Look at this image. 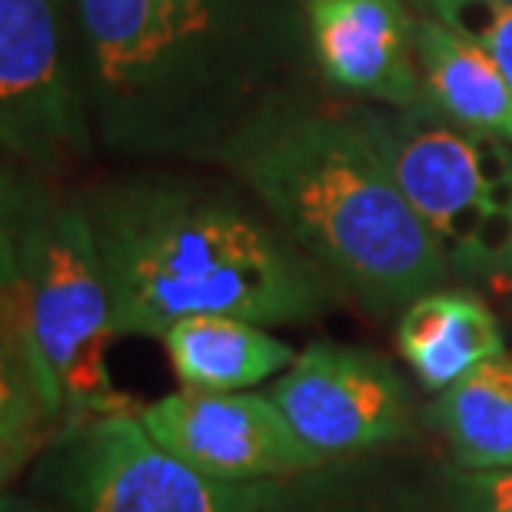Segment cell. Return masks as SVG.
<instances>
[{
	"mask_svg": "<svg viewBox=\"0 0 512 512\" xmlns=\"http://www.w3.org/2000/svg\"><path fill=\"white\" fill-rule=\"evenodd\" d=\"M4 310V456L24 453L37 423L124 409L110 383L114 310L104 263L80 200L50 193L40 177L4 170L0 217Z\"/></svg>",
	"mask_w": 512,
	"mask_h": 512,
	"instance_id": "cell-3",
	"label": "cell"
},
{
	"mask_svg": "<svg viewBox=\"0 0 512 512\" xmlns=\"http://www.w3.org/2000/svg\"><path fill=\"white\" fill-rule=\"evenodd\" d=\"M233 130L276 97L306 60L310 0H163Z\"/></svg>",
	"mask_w": 512,
	"mask_h": 512,
	"instance_id": "cell-9",
	"label": "cell"
},
{
	"mask_svg": "<svg viewBox=\"0 0 512 512\" xmlns=\"http://www.w3.org/2000/svg\"><path fill=\"white\" fill-rule=\"evenodd\" d=\"M506 4H512V0H506Z\"/></svg>",
	"mask_w": 512,
	"mask_h": 512,
	"instance_id": "cell-20",
	"label": "cell"
},
{
	"mask_svg": "<svg viewBox=\"0 0 512 512\" xmlns=\"http://www.w3.org/2000/svg\"><path fill=\"white\" fill-rule=\"evenodd\" d=\"M429 423L459 469L512 466V350L436 393Z\"/></svg>",
	"mask_w": 512,
	"mask_h": 512,
	"instance_id": "cell-16",
	"label": "cell"
},
{
	"mask_svg": "<svg viewBox=\"0 0 512 512\" xmlns=\"http://www.w3.org/2000/svg\"><path fill=\"white\" fill-rule=\"evenodd\" d=\"M263 512H456L446 469L366 453L276 479Z\"/></svg>",
	"mask_w": 512,
	"mask_h": 512,
	"instance_id": "cell-12",
	"label": "cell"
},
{
	"mask_svg": "<svg viewBox=\"0 0 512 512\" xmlns=\"http://www.w3.org/2000/svg\"><path fill=\"white\" fill-rule=\"evenodd\" d=\"M449 496L456 512H512V466L509 469H446Z\"/></svg>",
	"mask_w": 512,
	"mask_h": 512,
	"instance_id": "cell-18",
	"label": "cell"
},
{
	"mask_svg": "<svg viewBox=\"0 0 512 512\" xmlns=\"http://www.w3.org/2000/svg\"><path fill=\"white\" fill-rule=\"evenodd\" d=\"M160 343L180 386L197 393H250L296 360L293 346L266 326L233 316H193L170 326Z\"/></svg>",
	"mask_w": 512,
	"mask_h": 512,
	"instance_id": "cell-15",
	"label": "cell"
},
{
	"mask_svg": "<svg viewBox=\"0 0 512 512\" xmlns=\"http://www.w3.org/2000/svg\"><path fill=\"white\" fill-rule=\"evenodd\" d=\"M0 140L10 160L64 170L94 147L80 0H0Z\"/></svg>",
	"mask_w": 512,
	"mask_h": 512,
	"instance_id": "cell-6",
	"label": "cell"
},
{
	"mask_svg": "<svg viewBox=\"0 0 512 512\" xmlns=\"http://www.w3.org/2000/svg\"><path fill=\"white\" fill-rule=\"evenodd\" d=\"M310 47L340 94L383 107L423 104L409 0H310Z\"/></svg>",
	"mask_w": 512,
	"mask_h": 512,
	"instance_id": "cell-11",
	"label": "cell"
},
{
	"mask_svg": "<svg viewBox=\"0 0 512 512\" xmlns=\"http://www.w3.org/2000/svg\"><path fill=\"white\" fill-rule=\"evenodd\" d=\"M409 7L476 40L512 84V4L506 0H409Z\"/></svg>",
	"mask_w": 512,
	"mask_h": 512,
	"instance_id": "cell-17",
	"label": "cell"
},
{
	"mask_svg": "<svg viewBox=\"0 0 512 512\" xmlns=\"http://www.w3.org/2000/svg\"><path fill=\"white\" fill-rule=\"evenodd\" d=\"M503 270L512 276V227H509V243H506V266H503Z\"/></svg>",
	"mask_w": 512,
	"mask_h": 512,
	"instance_id": "cell-19",
	"label": "cell"
},
{
	"mask_svg": "<svg viewBox=\"0 0 512 512\" xmlns=\"http://www.w3.org/2000/svg\"><path fill=\"white\" fill-rule=\"evenodd\" d=\"M94 230L117 336H157L193 316L290 326L340 286L247 190L193 177H127L80 200Z\"/></svg>",
	"mask_w": 512,
	"mask_h": 512,
	"instance_id": "cell-1",
	"label": "cell"
},
{
	"mask_svg": "<svg viewBox=\"0 0 512 512\" xmlns=\"http://www.w3.org/2000/svg\"><path fill=\"white\" fill-rule=\"evenodd\" d=\"M266 396L326 463L393 449L413 433V396L380 353L313 343Z\"/></svg>",
	"mask_w": 512,
	"mask_h": 512,
	"instance_id": "cell-8",
	"label": "cell"
},
{
	"mask_svg": "<svg viewBox=\"0 0 512 512\" xmlns=\"http://www.w3.org/2000/svg\"><path fill=\"white\" fill-rule=\"evenodd\" d=\"M80 64L90 130L107 150L213 160L233 137L163 0H80Z\"/></svg>",
	"mask_w": 512,
	"mask_h": 512,
	"instance_id": "cell-4",
	"label": "cell"
},
{
	"mask_svg": "<svg viewBox=\"0 0 512 512\" xmlns=\"http://www.w3.org/2000/svg\"><path fill=\"white\" fill-rule=\"evenodd\" d=\"M140 423L163 449L223 483H276L326 466L296 436L266 393L180 389L140 409Z\"/></svg>",
	"mask_w": 512,
	"mask_h": 512,
	"instance_id": "cell-10",
	"label": "cell"
},
{
	"mask_svg": "<svg viewBox=\"0 0 512 512\" xmlns=\"http://www.w3.org/2000/svg\"><path fill=\"white\" fill-rule=\"evenodd\" d=\"M416 64L429 110L512 147V84L476 40L416 14Z\"/></svg>",
	"mask_w": 512,
	"mask_h": 512,
	"instance_id": "cell-14",
	"label": "cell"
},
{
	"mask_svg": "<svg viewBox=\"0 0 512 512\" xmlns=\"http://www.w3.org/2000/svg\"><path fill=\"white\" fill-rule=\"evenodd\" d=\"M213 160L373 316H399L449 280L436 240L346 110L276 97Z\"/></svg>",
	"mask_w": 512,
	"mask_h": 512,
	"instance_id": "cell-2",
	"label": "cell"
},
{
	"mask_svg": "<svg viewBox=\"0 0 512 512\" xmlns=\"http://www.w3.org/2000/svg\"><path fill=\"white\" fill-rule=\"evenodd\" d=\"M350 120L380 153L449 276H489L506 266L512 227V147L416 107H353Z\"/></svg>",
	"mask_w": 512,
	"mask_h": 512,
	"instance_id": "cell-5",
	"label": "cell"
},
{
	"mask_svg": "<svg viewBox=\"0 0 512 512\" xmlns=\"http://www.w3.org/2000/svg\"><path fill=\"white\" fill-rule=\"evenodd\" d=\"M396 346L429 393H446L509 350L496 313L476 293L443 286L423 293L399 313Z\"/></svg>",
	"mask_w": 512,
	"mask_h": 512,
	"instance_id": "cell-13",
	"label": "cell"
},
{
	"mask_svg": "<svg viewBox=\"0 0 512 512\" xmlns=\"http://www.w3.org/2000/svg\"><path fill=\"white\" fill-rule=\"evenodd\" d=\"M57 466L70 512H263L270 493V483L203 476L127 409L70 426Z\"/></svg>",
	"mask_w": 512,
	"mask_h": 512,
	"instance_id": "cell-7",
	"label": "cell"
}]
</instances>
